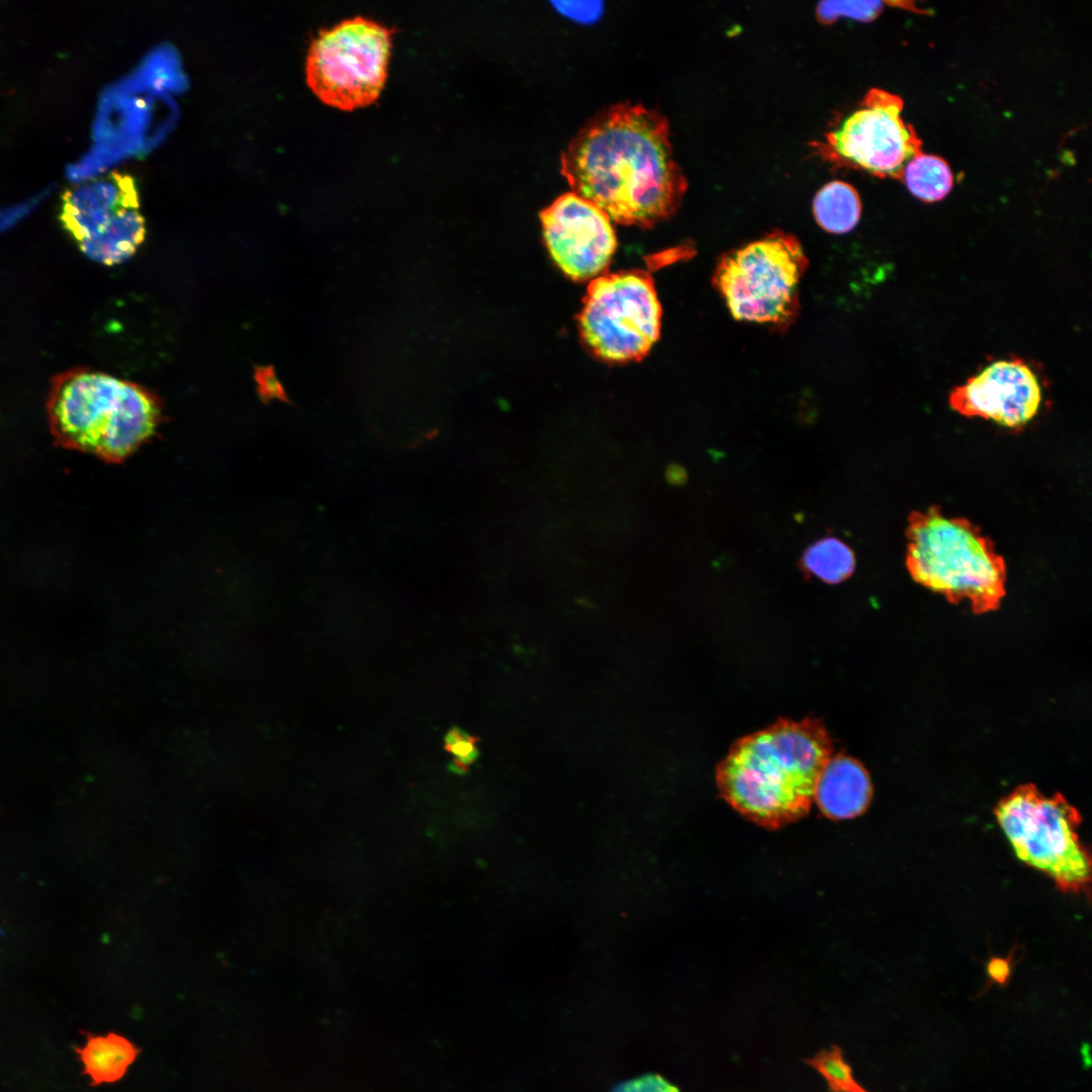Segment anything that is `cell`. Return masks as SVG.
I'll list each match as a JSON object with an SVG mask.
<instances>
[{"label": "cell", "mask_w": 1092, "mask_h": 1092, "mask_svg": "<svg viewBox=\"0 0 1092 1092\" xmlns=\"http://www.w3.org/2000/svg\"><path fill=\"white\" fill-rule=\"evenodd\" d=\"M1042 389L1034 370L1022 359L996 360L956 386L949 406L968 418H982L1007 429H1020L1038 413Z\"/></svg>", "instance_id": "7c38bea8"}, {"label": "cell", "mask_w": 1092, "mask_h": 1092, "mask_svg": "<svg viewBox=\"0 0 1092 1092\" xmlns=\"http://www.w3.org/2000/svg\"><path fill=\"white\" fill-rule=\"evenodd\" d=\"M47 411L59 445L108 462L122 461L151 438L162 414L145 387L81 367L52 378Z\"/></svg>", "instance_id": "3957f363"}, {"label": "cell", "mask_w": 1092, "mask_h": 1092, "mask_svg": "<svg viewBox=\"0 0 1092 1092\" xmlns=\"http://www.w3.org/2000/svg\"><path fill=\"white\" fill-rule=\"evenodd\" d=\"M841 6V10H838L831 6L829 2H823L818 7V16L825 21H832L840 13L844 12L847 16L854 17L859 20L868 21L877 16L882 10L883 3L878 1L870 2H837Z\"/></svg>", "instance_id": "ffe728a7"}, {"label": "cell", "mask_w": 1092, "mask_h": 1092, "mask_svg": "<svg viewBox=\"0 0 1092 1092\" xmlns=\"http://www.w3.org/2000/svg\"><path fill=\"white\" fill-rule=\"evenodd\" d=\"M445 745L453 755V766L459 770L477 758L478 750L474 739L459 728H453L447 733Z\"/></svg>", "instance_id": "d6986e66"}, {"label": "cell", "mask_w": 1092, "mask_h": 1092, "mask_svg": "<svg viewBox=\"0 0 1092 1092\" xmlns=\"http://www.w3.org/2000/svg\"><path fill=\"white\" fill-rule=\"evenodd\" d=\"M806 1063L824 1078L829 1092H869L854 1080L850 1066L835 1045L817 1053Z\"/></svg>", "instance_id": "ac0fdd59"}, {"label": "cell", "mask_w": 1092, "mask_h": 1092, "mask_svg": "<svg viewBox=\"0 0 1092 1092\" xmlns=\"http://www.w3.org/2000/svg\"><path fill=\"white\" fill-rule=\"evenodd\" d=\"M831 753V738L820 720L780 719L730 747L717 766V787L743 817L778 829L808 814Z\"/></svg>", "instance_id": "7a4b0ae2"}, {"label": "cell", "mask_w": 1092, "mask_h": 1092, "mask_svg": "<svg viewBox=\"0 0 1092 1092\" xmlns=\"http://www.w3.org/2000/svg\"><path fill=\"white\" fill-rule=\"evenodd\" d=\"M988 971L991 979L999 984H1003L1009 975V967L1001 960L991 962Z\"/></svg>", "instance_id": "484cf974"}, {"label": "cell", "mask_w": 1092, "mask_h": 1092, "mask_svg": "<svg viewBox=\"0 0 1092 1092\" xmlns=\"http://www.w3.org/2000/svg\"><path fill=\"white\" fill-rule=\"evenodd\" d=\"M614 1092H678L658 1076H646L619 1086Z\"/></svg>", "instance_id": "44dd1931"}, {"label": "cell", "mask_w": 1092, "mask_h": 1092, "mask_svg": "<svg viewBox=\"0 0 1092 1092\" xmlns=\"http://www.w3.org/2000/svg\"><path fill=\"white\" fill-rule=\"evenodd\" d=\"M543 240L558 268L574 281L598 277L610 264L617 238L609 215L567 192L540 212Z\"/></svg>", "instance_id": "8fae6325"}, {"label": "cell", "mask_w": 1092, "mask_h": 1092, "mask_svg": "<svg viewBox=\"0 0 1092 1092\" xmlns=\"http://www.w3.org/2000/svg\"><path fill=\"white\" fill-rule=\"evenodd\" d=\"M664 477L669 484L680 486L687 482L688 472L684 466L672 462L666 466Z\"/></svg>", "instance_id": "d4e9b609"}, {"label": "cell", "mask_w": 1092, "mask_h": 1092, "mask_svg": "<svg viewBox=\"0 0 1092 1092\" xmlns=\"http://www.w3.org/2000/svg\"><path fill=\"white\" fill-rule=\"evenodd\" d=\"M256 378L259 383V392L262 397H265L266 399L279 398L281 400H286L283 386L270 367L259 368Z\"/></svg>", "instance_id": "cb8c5ba5"}, {"label": "cell", "mask_w": 1092, "mask_h": 1092, "mask_svg": "<svg viewBox=\"0 0 1092 1092\" xmlns=\"http://www.w3.org/2000/svg\"><path fill=\"white\" fill-rule=\"evenodd\" d=\"M861 214L860 197L850 184L832 181L824 185L813 199V215L820 228L830 234L842 235L858 223Z\"/></svg>", "instance_id": "9a60e30c"}, {"label": "cell", "mask_w": 1092, "mask_h": 1092, "mask_svg": "<svg viewBox=\"0 0 1092 1092\" xmlns=\"http://www.w3.org/2000/svg\"><path fill=\"white\" fill-rule=\"evenodd\" d=\"M85 1035V1044L75 1048V1052L83 1064L82 1074L90 1078L91 1086L120 1081L141 1054V1049L130 1039L114 1031Z\"/></svg>", "instance_id": "5bb4252c"}, {"label": "cell", "mask_w": 1092, "mask_h": 1092, "mask_svg": "<svg viewBox=\"0 0 1092 1092\" xmlns=\"http://www.w3.org/2000/svg\"><path fill=\"white\" fill-rule=\"evenodd\" d=\"M903 104L895 94L869 90L858 107L813 146L816 153L837 166L901 179L906 162L922 153L920 139L901 117Z\"/></svg>", "instance_id": "30bf717a"}, {"label": "cell", "mask_w": 1092, "mask_h": 1092, "mask_svg": "<svg viewBox=\"0 0 1092 1092\" xmlns=\"http://www.w3.org/2000/svg\"><path fill=\"white\" fill-rule=\"evenodd\" d=\"M994 814L1019 860L1064 893L1089 892L1091 856L1078 834L1082 818L1060 793L1045 796L1032 784L1018 786Z\"/></svg>", "instance_id": "8992f818"}, {"label": "cell", "mask_w": 1092, "mask_h": 1092, "mask_svg": "<svg viewBox=\"0 0 1092 1092\" xmlns=\"http://www.w3.org/2000/svg\"><path fill=\"white\" fill-rule=\"evenodd\" d=\"M556 5L562 13L582 22L594 21L603 9L601 2H562Z\"/></svg>", "instance_id": "7402d4cb"}, {"label": "cell", "mask_w": 1092, "mask_h": 1092, "mask_svg": "<svg viewBox=\"0 0 1092 1092\" xmlns=\"http://www.w3.org/2000/svg\"><path fill=\"white\" fill-rule=\"evenodd\" d=\"M48 193L42 191L26 200L5 207H0V229L8 226L28 213Z\"/></svg>", "instance_id": "603a6c76"}, {"label": "cell", "mask_w": 1092, "mask_h": 1092, "mask_svg": "<svg viewBox=\"0 0 1092 1092\" xmlns=\"http://www.w3.org/2000/svg\"><path fill=\"white\" fill-rule=\"evenodd\" d=\"M855 565V555L851 548L835 537L817 540L803 552L800 560L804 573L830 584L850 577Z\"/></svg>", "instance_id": "2e32d148"}, {"label": "cell", "mask_w": 1092, "mask_h": 1092, "mask_svg": "<svg viewBox=\"0 0 1092 1092\" xmlns=\"http://www.w3.org/2000/svg\"><path fill=\"white\" fill-rule=\"evenodd\" d=\"M873 788L869 772L855 758L830 757L821 770L814 792L820 811L833 820L850 819L869 807Z\"/></svg>", "instance_id": "4fadbf2b"}, {"label": "cell", "mask_w": 1092, "mask_h": 1092, "mask_svg": "<svg viewBox=\"0 0 1092 1092\" xmlns=\"http://www.w3.org/2000/svg\"><path fill=\"white\" fill-rule=\"evenodd\" d=\"M661 316L650 274L625 270L589 282L577 323L593 354L607 362L626 363L650 351L660 335Z\"/></svg>", "instance_id": "52a82bcc"}, {"label": "cell", "mask_w": 1092, "mask_h": 1092, "mask_svg": "<svg viewBox=\"0 0 1092 1092\" xmlns=\"http://www.w3.org/2000/svg\"><path fill=\"white\" fill-rule=\"evenodd\" d=\"M906 538V568L915 582L952 604L968 602L976 614L1000 607L1006 564L978 526L933 506L908 516Z\"/></svg>", "instance_id": "277c9868"}, {"label": "cell", "mask_w": 1092, "mask_h": 1092, "mask_svg": "<svg viewBox=\"0 0 1092 1092\" xmlns=\"http://www.w3.org/2000/svg\"><path fill=\"white\" fill-rule=\"evenodd\" d=\"M392 30L362 16L320 30L306 58V78L326 103L352 109L372 102L386 77Z\"/></svg>", "instance_id": "ba28073f"}, {"label": "cell", "mask_w": 1092, "mask_h": 1092, "mask_svg": "<svg viewBox=\"0 0 1092 1092\" xmlns=\"http://www.w3.org/2000/svg\"><path fill=\"white\" fill-rule=\"evenodd\" d=\"M60 219L86 257L107 266L128 260L146 235L135 182L117 172L68 189Z\"/></svg>", "instance_id": "9c48e42d"}, {"label": "cell", "mask_w": 1092, "mask_h": 1092, "mask_svg": "<svg viewBox=\"0 0 1092 1092\" xmlns=\"http://www.w3.org/2000/svg\"><path fill=\"white\" fill-rule=\"evenodd\" d=\"M808 265L800 241L774 230L722 254L712 284L736 321L786 332L800 313V286Z\"/></svg>", "instance_id": "5b68a950"}, {"label": "cell", "mask_w": 1092, "mask_h": 1092, "mask_svg": "<svg viewBox=\"0 0 1092 1092\" xmlns=\"http://www.w3.org/2000/svg\"><path fill=\"white\" fill-rule=\"evenodd\" d=\"M664 115L641 104L609 106L574 134L560 158L572 192L625 225L671 217L688 188Z\"/></svg>", "instance_id": "6da1fadb"}, {"label": "cell", "mask_w": 1092, "mask_h": 1092, "mask_svg": "<svg viewBox=\"0 0 1092 1092\" xmlns=\"http://www.w3.org/2000/svg\"><path fill=\"white\" fill-rule=\"evenodd\" d=\"M909 191L924 202L943 199L953 186L947 163L934 155L918 154L904 167L902 178Z\"/></svg>", "instance_id": "e0dca14e"}]
</instances>
